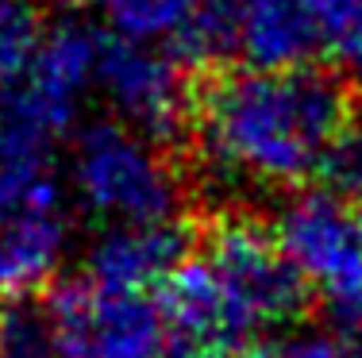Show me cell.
Wrapping results in <instances>:
<instances>
[{"mask_svg": "<svg viewBox=\"0 0 362 358\" xmlns=\"http://www.w3.org/2000/svg\"><path fill=\"white\" fill-rule=\"evenodd\" d=\"M358 124L343 78L316 66L231 70L197 97V143L220 177L286 189L324 177L327 162Z\"/></svg>", "mask_w": 362, "mask_h": 358, "instance_id": "obj_1", "label": "cell"}, {"mask_svg": "<svg viewBox=\"0 0 362 358\" xmlns=\"http://www.w3.org/2000/svg\"><path fill=\"white\" fill-rule=\"evenodd\" d=\"M305 285L293 274L278 235L251 220H223L204 235L162 289L170 328L189 343L228 354L289 331L305 304Z\"/></svg>", "mask_w": 362, "mask_h": 358, "instance_id": "obj_2", "label": "cell"}, {"mask_svg": "<svg viewBox=\"0 0 362 358\" xmlns=\"http://www.w3.org/2000/svg\"><path fill=\"white\" fill-rule=\"evenodd\" d=\"M70 189L105 227L177 220L181 181L154 139L127 124H93L70 155Z\"/></svg>", "mask_w": 362, "mask_h": 358, "instance_id": "obj_3", "label": "cell"}, {"mask_svg": "<svg viewBox=\"0 0 362 358\" xmlns=\"http://www.w3.org/2000/svg\"><path fill=\"white\" fill-rule=\"evenodd\" d=\"M278 235L305 293L339 323L362 328V197L308 189L278 216Z\"/></svg>", "mask_w": 362, "mask_h": 358, "instance_id": "obj_4", "label": "cell"}, {"mask_svg": "<svg viewBox=\"0 0 362 358\" xmlns=\"http://www.w3.org/2000/svg\"><path fill=\"white\" fill-rule=\"evenodd\" d=\"M66 239L70 212L50 162L0 155V309L54 274Z\"/></svg>", "mask_w": 362, "mask_h": 358, "instance_id": "obj_5", "label": "cell"}, {"mask_svg": "<svg viewBox=\"0 0 362 358\" xmlns=\"http://www.w3.org/2000/svg\"><path fill=\"white\" fill-rule=\"evenodd\" d=\"M47 309L66 358H166L174 347L162 293H127L77 274Z\"/></svg>", "mask_w": 362, "mask_h": 358, "instance_id": "obj_6", "label": "cell"}, {"mask_svg": "<svg viewBox=\"0 0 362 358\" xmlns=\"http://www.w3.org/2000/svg\"><path fill=\"white\" fill-rule=\"evenodd\" d=\"M93 89L116 108L127 127L143 131L146 139L177 131L189 108L181 58L166 47L127 39L119 31L100 35Z\"/></svg>", "mask_w": 362, "mask_h": 358, "instance_id": "obj_7", "label": "cell"}, {"mask_svg": "<svg viewBox=\"0 0 362 358\" xmlns=\"http://www.w3.org/2000/svg\"><path fill=\"white\" fill-rule=\"evenodd\" d=\"M185 258L189 239L177 220L139 227H105V235L85 254L81 274L97 285L127 289V293H162Z\"/></svg>", "mask_w": 362, "mask_h": 358, "instance_id": "obj_8", "label": "cell"}, {"mask_svg": "<svg viewBox=\"0 0 362 358\" xmlns=\"http://www.w3.org/2000/svg\"><path fill=\"white\" fill-rule=\"evenodd\" d=\"M231 50L251 70H297L320 50L305 0H239Z\"/></svg>", "mask_w": 362, "mask_h": 358, "instance_id": "obj_9", "label": "cell"}, {"mask_svg": "<svg viewBox=\"0 0 362 358\" xmlns=\"http://www.w3.org/2000/svg\"><path fill=\"white\" fill-rule=\"evenodd\" d=\"M50 28L31 0H0V89H12L39 62Z\"/></svg>", "mask_w": 362, "mask_h": 358, "instance_id": "obj_10", "label": "cell"}, {"mask_svg": "<svg viewBox=\"0 0 362 358\" xmlns=\"http://www.w3.org/2000/svg\"><path fill=\"white\" fill-rule=\"evenodd\" d=\"M0 358H66L47 304L16 301L0 309Z\"/></svg>", "mask_w": 362, "mask_h": 358, "instance_id": "obj_11", "label": "cell"}, {"mask_svg": "<svg viewBox=\"0 0 362 358\" xmlns=\"http://www.w3.org/2000/svg\"><path fill=\"white\" fill-rule=\"evenodd\" d=\"M320 50L362 78V0H305Z\"/></svg>", "mask_w": 362, "mask_h": 358, "instance_id": "obj_12", "label": "cell"}, {"mask_svg": "<svg viewBox=\"0 0 362 358\" xmlns=\"http://www.w3.org/2000/svg\"><path fill=\"white\" fill-rule=\"evenodd\" d=\"M247 358H362V339L343 328H289Z\"/></svg>", "mask_w": 362, "mask_h": 358, "instance_id": "obj_13", "label": "cell"}, {"mask_svg": "<svg viewBox=\"0 0 362 358\" xmlns=\"http://www.w3.org/2000/svg\"><path fill=\"white\" fill-rule=\"evenodd\" d=\"M324 189L362 197V119L347 131V139L339 143V150L332 155V162H327V169H324Z\"/></svg>", "mask_w": 362, "mask_h": 358, "instance_id": "obj_14", "label": "cell"}, {"mask_svg": "<svg viewBox=\"0 0 362 358\" xmlns=\"http://www.w3.org/2000/svg\"><path fill=\"white\" fill-rule=\"evenodd\" d=\"M166 358H228L223 351L216 347H204V343H189V339H174V347H170Z\"/></svg>", "mask_w": 362, "mask_h": 358, "instance_id": "obj_15", "label": "cell"}, {"mask_svg": "<svg viewBox=\"0 0 362 358\" xmlns=\"http://www.w3.org/2000/svg\"><path fill=\"white\" fill-rule=\"evenodd\" d=\"M50 4H58V8H93V4H112V0H50Z\"/></svg>", "mask_w": 362, "mask_h": 358, "instance_id": "obj_16", "label": "cell"}]
</instances>
